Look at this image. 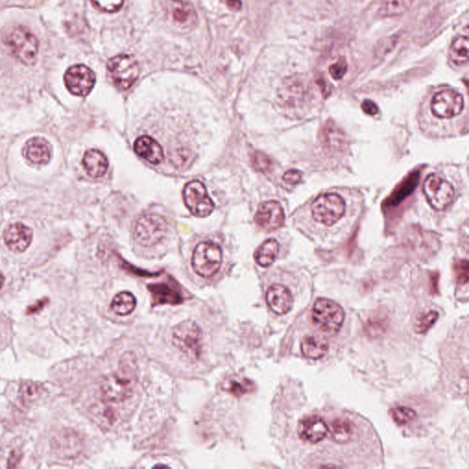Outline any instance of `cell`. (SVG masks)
Here are the masks:
<instances>
[{
  "label": "cell",
  "mask_w": 469,
  "mask_h": 469,
  "mask_svg": "<svg viewBox=\"0 0 469 469\" xmlns=\"http://www.w3.org/2000/svg\"><path fill=\"white\" fill-rule=\"evenodd\" d=\"M307 89L304 82L296 76H291L283 81L279 89L280 102L288 108H298L301 106L306 97Z\"/></svg>",
  "instance_id": "15"
},
{
  "label": "cell",
  "mask_w": 469,
  "mask_h": 469,
  "mask_svg": "<svg viewBox=\"0 0 469 469\" xmlns=\"http://www.w3.org/2000/svg\"><path fill=\"white\" fill-rule=\"evenodd\" d=\"M350 206L345 195L337 190L328 191L313 199L304 215H307L310 230L312 229L320 233L337 231L345 225L351 214Z\"/></svg>",
  "instance_id": "1"
},
{
  "label": "cell",
  "mask_w": 469,
  "mask_h": 469,
  "mask_svg": "<svg viewBox=\"0 0 469 469\" xmlns=\"http://www.w3.org/2000/svg\"><path fill=\"white\" fill-rule=\"evenodd\" d=\"M253 389H254V384L250 381H232L229 384L228 391L234 396L241 397L242 395L252 392Z\"/></svg>",
  "instance_id": "33"
},
{
  "label": "cell",
  "mask_w": 469,
  "mask_h": 469,
  "mask_svg": "<svg viewBox=\"0 0 469 469\" xmlns=\"http://www.w3.org/2000/svg\"><path fill=\"white\" fill-rule=\"evenodd\" d=\"M302 173L301 171L297 170H291L286 171L283 176V181L289 185H296L301 182Z\"/></svg>",
  "instance_id": "37"
},
{
  "label": "cell",
  "mask_w": 469,
  "mask_h": 469,
  "mask_svg": "<svg viewBox=\"0 0 469 469\" xmlns=\"http://www.w3.org/2000/svg\"><path fill=\"white\" fill-rule=\"evenodd\" d=\"M40 388L39 385L34 383H25L21 387L20 398L23 403L35 402L40 397Z\"/></svg>",
  "instance_id": "30"
},
{
  "label": "cell",
  "mask_w": 469,
  "mask_h": 469,
  "mask_svg": "<svg viewBox=\"0 0 469 469\" xmlns=\"http://www.w3.org/2000/svg\"><path fill=\"white\" fill-rule=\"evenodd\" d=\"M226 2L229 9H230L231 10H234V12H237V10H239L241 9V0H226Z\"/></svg>",
  "instance_id": "40"
},
{
  "label": "cell",
  "mask_w": 469,
  "mask_h": 469,
  "mask_svg": "<svg viewBox=\"0 0 469 469\" xmlns=\"http://www.w3.org/2000/svg\"><path fill=\"white\" fill-rule=\"evenodd\" d=\"M398 40H399L398 36L388 37L381 40L378 43L377 47H376V56L378 57V58H383L387 54L392 53L397 46Z\"/></svg>",
  "instance_id": "34"
},
{
  "label": "cell",
  "mask_w": 469,
  "mask_h": 469,
  "mask_svg": "<svg viewBox=\"0 0 469 469\" xmlns=\"http://www.w3.org/2000/svg\"><path fill=\"white\" fill-rule=\"evenodd\" d=\"M64 83L68 91L73 95L86 97L94 88L95 75L86 65L77 64L67 71Z\"/></svg>",
  "instance_id": "12"
},
{
  "label": "cell",
  "mask_w": 469,
  "mask_h": 469,
  "mask_svg": "<svg viewBox=\"0 0 469 469\" xmlns=\"http://www.w3.org/2000/svg\"><path fill=\"white\" fill-rule=\"evenodd\" d=\"M136 304L137 301L132 293L121 291L112 300L111 309L117 315H129L135 310Z\"/></svg>",
  "instance_id": "25"
},
{
  "label": "cell",
  "mask_w": 469,
  "mask_h": 469,
  "mask_svg": "<svg viewBox=\"0 0 469 469\" xmlns=\"http://www.w3.org/2000/svg\"><path fill=\"white\" fill-rule=\"evenodd\" d=\"M458 280L460 282L466 283L468 280V263L464 261L462 263V269L460 268L459 272H458Z\"/></svg>",
  "instance_id": "39"
},
{
  "label": "cell",
  "mask_w": 469,
  "mask_h": 469,
  "mask_svg": "<svg viewBox=\"0 0 469 469\" xmlns=\"http://www.w3.org/2000/svg\"><path fill=\"white\" fill-rule=\"evenodd\" d=\"M139 381V368L134 354L125 353L117 369L103 381L101 394L106 402H122L134 394Z\"/></svg>",
  "instance_id": "2"
},
{
  "label": "cell",
  "mask_w": 469,
  "mask_h": 469,
  "mask_svg": "<svg viewBox=\"0 0 469 469\" xmlns=\"http://www.w3.org/2000/svg\"><path fill=\"white\" fill-rule=\"evenodd\" d=\"M427 203L435 211H446L457 200V190L446 176L442 173L428 174L422 187Z\"/></svg>",
  "instance_id": "4"
},
{
  "label": "cell",
  "mask_w": 469,
  "mask_h": 469,
  "mask_svg": "<svg viewBox=\"0 0 469 469\" xmlns=\"http://www.w3.org/2000/svg\"><path fill=\"white\" fill-rule=\"evenodd\" d=\"M331 438L337 444H346L356 433V426L349 419L337 418L330 425Z\"/></svg>",
  "instance_id": "23"
},
{
  "label": "cell",
  "mask_w": 469,
  "mask_h": 469,
  "mask_svg": "<svg viewBox=\"0 0 469 469\" xmlns=\"http://www.w3.org/2000/svg\"><path fill=\"white\" fill-rule=\"evenodd\" d=\"M166 7L171 20L180 28L192 29L197 23V14L195 8L189 2L184 0H168Z\"/></svg>",
  "instance_id": "14"
},
{
  "label": "cell",
  "mask_w": 469,
  "mask_h": 469,
  "mask_svg": "<svg viewBox=\"0 0 469 469\" xmlns=\"http://www.w3.org/2000/svg\"><path fill=\"white\" fill-rule=\"evenodd\" d=\"M285 210L279 202H264L258 206L255 221L261 228L267 231L279 229L285 223Z\"/></svg>",
  "instance_id": "13"
},
{
  "label": "cell",
  "mask_w": 469,
  "mask_h": 469,
  "mask_svg": "<svg viewBox=\"0 0 469 469\" xmlns=\"http://www.w3.org/2000/svg\"><path fill=\"white\" fill-rule=\"evenodd\" d=\"M388 316L378 313L370 317L365 324V331L369 337H378L386 331L388 327Z\"/></svg>",
  "instance_id": "28"
},
{
  "label": "cell",
  "mask_w": 469,
  "mask_h": 469,
  "mask_svg": "<svg viewBox=\"0 0 469 469\" xmlns=\"http://www.w3.org/2000/svg\"><path fill=\"white\" fill-rule=\"evenodd\" d=\"M23 156L35 165H46L50 162L51 147L47 141L43 138H32L23 151Z\"/></svg>",
  "instance_id": "20"
},
{
  "label": "cell",
  "mask_w": 469,
  "mask_h": 469,
  "mask_svg": "<svg viewBox=\"0 0 469 469\" xmlns=\"http://www.w3.org/2000/svg\"><path fill=\"white\" fill-rule=\"evenodd\" d=\"M171 337L173 345L188 358L193 361L200 358L203 334L195 322L187 320L176 324Z\"/></svg>",
  "instance_id": "7"
},
{
  "label": "cell",
  "mask_w": 469,
  "mask_h": 469,
  "mask_svg": "<svg viewBox=\"0 0 469 469\" xmlns=\"http://www.w3.org/2000/svg\"><path fill=\"white\" fill-rule=\"evenodd\" d=\"M468 38L458 37L452 43L449 56L453 62L457 65L466 64L468 61Z\"/></svg>",
  "instance_id": "26"
},
{
  "label": "cell",
  "mask_w": 469,
  "mask_h": 469,
  "mask_svg": "<svg viewBox=\"0 0 469 469\" xmlns=\"http://www.w3.org/2000/svg\"><path fill=\"white\" fill-rule=\"evenodd\" d=\"M134 151L143 159L154 165H160L165 160L163 147L149 136H141L135 141Z\"/></svg>",
  "instance_id": "19"
},
{
  "label": "cell",
  "mask_w": 469,
  "mask_h": 469,
  "mask_svg": "<svg viewBox=\"0 0 469 469\" xmlns=\"http://www.w3.org/2000/svg\"><path fill=\"white\" fill-rule=\"evenodd\" d=\"M222 250L213 242H202L196 246L192 258L193 271L199 276L210 278L219 271L222 264Z\"/></svg>",
  "instance_id": "9"
},
{
  "label": "cell",
  "mask_w": 469,
  "mask_h": 469,
  "mask_svg": "<svg viewBox=\"0 0 469 469\" xmlns=\"http://www.w3.org/2000/svg\"><path fill=\"white\" fill-rule=\"evenodd\" d=\"M166 231L167 224L160 215H141L135 226V241L141 246H154L165 239Z\"/></svg>",
  "instance_id": "10"
},
{
  "label": "cell",
  "mask_w": 469,
  "mask_h": 469,
  "mask_svg": "<svg viewBox=\"0 0 469 469\" xmlns=\"http://www.w3.org/2000/svg\"><path fill=\"white\" fill-rule=\"evenodd\" d=\"M302 353L305 358L318 359L328 352L329 344L326 337L320 335H308L302 341Z\"/></svg>",
  "instance_id": "22"
},
{
  "label": "cell",
  "mask_w": 469,
  "mask_h": 469,
  "mask_svg": "<svg viewBox=\"0 0 469 469\" xmlns=\"http://www.w3.org/2000/svg\"><path fill=\"white\" fill-rule=\"evenodd\" d=\"M413 0H384L380 10L383 17L402 15L410 9Z\"/></svg>",
  "instance_id": "27"
},
{
  "label": "cell",
  "mask_w": 469,
  "mask_h": 469,
  "mask_svg": "<svg viewBox=\"0 0 469 469\" xmlns=\"http://www.w3.org/2000/svg\"><path fill=\"white\" fill-rule=\"evenodd\" d=\"M361 108L362 110L367 115H370V116H374L378 112V106L372 100H365L362 103Z\"/></svg>",
  "instance_id": "38"
},
{
  "label": "cell",
  "mask_w": 469,
  "mask_h": 469,
  "mask_svg": "<svg viewBox=\"0 0 469 469\" xmlns=\"http://www.w3.org/2000/svg\"><path fill=\"white\" fill-rule=\"evenodd\" d=\"M465 109V101L459 92L444 89L433 95L430 101L429 117H421L420 122L424 130H435L449 128L455 121H460Z\"/></svg>",
  "instance_id": "3"
},
{
  "label": "cell",
  "mask_w": 469,
  "mask_h": 469,
  "mask_svg": "<svg viewBox=\"0 0 469 469\" xmlns=\"http://www.w3.org/2000/svg\"><path fill=\"white\" fill-rule=\"evenodd\" d=\"M108 70L115 86L121 90L130 88L140 75V65L130 54H119L109 60Z\"/></svg>",
  "instance_id": "8"
},
{
  "label": "cell",
  "mask_w": 469,
  "mask_h": 469,
  "mask_svg": "<svg viewBox=\"0 0 469 469\" xmlns=\"http://www.w3.org/2000/svg\"><path fill=\"white\" fill-rule=\"evenodd\" d=\"M437 319L438 313L435 311H430V312L420 316L416 324V332L419 334H424L435 324Z\"/></svg>",
  "instance_id": "31"
},
{
  "label": "cell",
  "mask_w": 469,
  "mask_h": 469,
  "mask_svg": "<svg viewBox=\"0 0 469 469\" xmlns=\"http://www.w3.org/2000/svg\"><path fill=\"white\" fill-rule=\"evenodd\" d=\"M348 70V64L344 58L338 60L337 62L329 67V73L335 80H341L345 76Z\"/></svg>",
  "instance_id": "35"
},
{
  "label": "cell",
  "mask_w": 469,
  "mask_h": 469,
  "mask_svg": "<svg viewBox=\"0 0 469 469\" xmlns=\"http://www.w3.org/2000/svg\"><path fill=\"white\" fill-rule=\"evenodd\" d=\"M182 196L185 206L195 217H208L214 210L215 204L207 195L206 187L203 182L197 180L188 182L185 185Z\"/></svg>",
  "instance_id": "11"
},
{
  "label": "cell",
  "mask_w": 469,
  "mask_h": 469,
  "mask_svg": "<svg viewBox=\"0 0 469 469\" xmlns=\"http://www.w3.org/2000/svg\"><path fill=\"white\" fill-rule=\"evenodd\" d=\"M252 163L256 170L263 171V173L268 171L272 165L269 158L265 154H261V152H256L254 156H253Z\"/></svg>",
  "instance_id": "36"
},
{
  "label": "cell",
  "mask_w": 469,
  "mask_h": 469,
  "mask_svg": "<svg viewBox=\"0 0 469 469\" xmlns=\"http://www.w3.org/2000/svg\"><path fill=\"white\" fill-rule=\"evenodd\" d=\"M4 43L13 56L24 64L32 65L36 62L39 53V40L29 29L18 26L8 32Z\"/></svg>",
  "instance_id": "5"
},
{
  "label": "cell",
  "mask_w": 469,
  "mask_h": 469,
  "mask_svg": "<svg viewBox=\"0 0 469 469\" xmlns=\"http://www.w3.org/2000/svg\"><path fill=\"white\" fill-rule=\"evenodd\" d=\"M266 301L272 311L279 315H286L293 309V294L282 285H272L267 291Z\"/></svg>",
  "instance_id": "18"
},
{
  "label": "cell",
  "mask_w": 469,
  "mask_h": 469,
  "mask_svg": "<svg viewBox=\"0 0 469 469\" xmlns=\"http://www.w3.org/2000/svg\"><path fill=\"white\" fill-rule=\"evenodd\" d=\"M5 282L4 275L0 272V291H1L2 287H3Z\"/></svg>",
  "instance_id": "41"
},
{
  "label": "cell",
  "mask_w": 469,
  "mask_h": 469,
  "mask_svg": "<svg viewBox=\"0 0 469 469\" xmlns=\"http://www.w3.org/2000/svg\"><path fill=\"white\" fill-rule=\"evenodd\" d=\"M328 431L326 422L318 416L305 417L298 425L299 437L310 444H317L323 441Z\"/></svg>",
  "instance_id": "16"
},
{
  "label": "cell",
  "mask_w": 469,
  "mask_h": 469,
  "mask_svg": "<svg viewBox=\"0 0 469 469\" xmlns=\"http://www.w3.org/2000/svg\"><path fill=\"white\" fill-rule=\"evenodd\" d=\"M313 324L320 331L335 335L339 331L345 320V312L341 305L332 300L318 299L312 311Z\"/></svg>",
  "instance_id": "6"
},
{
  "label": "cell",
  "mask_w": 469,
  "mask_h": 469,
  "mask_svg": "<svg viewBox=\"0 0 469 469\" xmlns=\"http://www.w3.org/2000/svg\"><path fill=\"white\" fill-rule=\"evenodd\" d=\"M280 245L275 239L264 242L255 253V261L261 267L271 266L279 255Z\"/></svg>",
  "instance_id": "24"
},
{
  "label": "cell",
  "mask_w": 469,
  "mask_h": 469,
  "mask_svg": "<svg viewBox=\"0 0 469 469\" xmlns=\"http://www.w3.org/2000/svg\"><path fill=\"white\" fill-rule=\"evenodd\" d=\"M391 416L397 424L406 425L413 422L416 419L417 414L413 409L400 406V407L392 409Z\"/></svg>",
  "instance_id": "29"
},
{
  "label": "cell",
  "mask_w": 469,
  "mask_h": 469,
  "mask_svg": "<svg viewBox=\"0 0 469 469\" xmlns=\"http://www.w3.org/2000/svg\"><path fill=\"white\" fill-rule=\"evenodd\" d=\"M4 241L8 248L14 252H23L32 241V229L23 224L15 223L8 226L4 232Z\"/></svg>",
  "instance_id": "17"
},
{
  "label": "cell",
  "mask_w": 469,
  "mask_h": 469,
  "mask_svg": "<svg viewBox=\"0 0 469 469\" xmlns=\"http://www.w3.org/2000/svg\"><path fill=\"white\" fill-rule=\"evenodd\" d=\"M91 1L98 10L106 13L119 12L124 4V0H91Z\"/></svg>",
  "instance_id": "32"
},
{
  "label": "cell",
  "mask_w": 469,
  "mask_h": 469,
  "mask_svg": "<svg viewBox=\"0 0 469 469\" xmlns=\"http://www.w3.org/2000/svg\"><path fill=\"white\" fill-rule=\"evenodd\" d=\"M83 166L87 174L93 178H100L105 176L108 168V160L105 154L98 149H89L84 154Z\"/></svg>",
  "instance_id": "21"
}]
</instances>
